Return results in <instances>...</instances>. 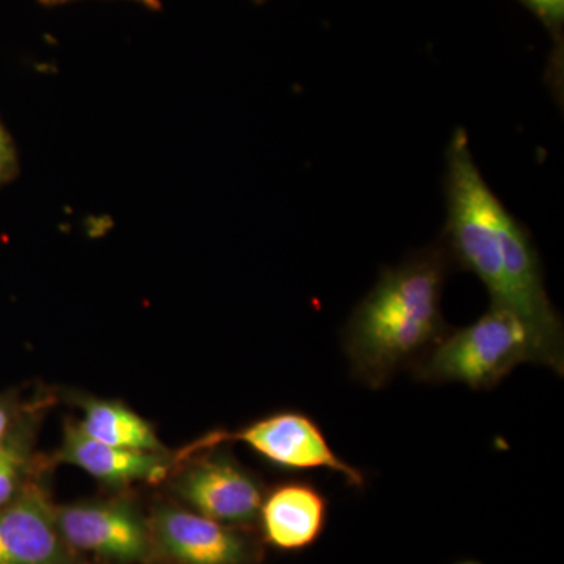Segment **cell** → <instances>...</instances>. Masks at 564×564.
I'll use <instances>...</instances> for the list:
<instances>
[{
	"label": "cell",
	"instance_id": "1",
	"mask_svg": "<svg viewBox=\"0 0 564 564\" xmlns=\"http://www.w3.org/2000/svg\"><path fill=\"white\" fill-rule=\"evenodd\" d=\"M455 267L441 239L381 270L343 329L352 380L373 391L383 389L451 332L443 295Z\"/></svg>",
	"mask_w": 564,
	"mask_h": 564
},
{
	"label": "cell",
	"instance_id": "2",
	"mask_svg": "<svg viewBox=\"0 0 564 564\" xmlns=\"http://www.w3.org/2000/svg\"><path fill=\"white\" fill-rule=\"evenodd\" d=\"M527 362L547 367L536 337L518 315L489 304L470 325L451 328L410 372L421 383H459L473 391H491Z\"/></svg>",
	"mask_w": 564,
	"mask_h": 564
},
{
	"label": "cell",
	"instance_id": "3",
	"mask_svg": "<svg viewBox=\"0 0 564 564\" xmlns=\"http://www.w3.org/2000/svg\"><path fill=\"white\" fill-rule=\"evenodd\" d=\"M152 554L169 564H261V541L250 529L221 524L195 511L159 507L150 519Z\"/></svg>",
	"mask_w": 564,
	"mask_h": 564
},
{
	"label": "cell",
	"instance_id": "4",
	"mask_svg": "<svg viewBox=\"0 0 564 564\" xmlns=\"http://www.w3.org/2000/svg\"><path fill=\"white\" fill-rule=\"evenodd\" d=\"M55 522L73 552L113 564L144 563L152 555L150 522L129 500H91L55 508Z\"/></svg>",
	"mask_w": 564,
	"mask_h": 564
},
{
	"label": "cell",
	"instance_id": "5",
	"mask_svg": "<svg viewBox=\"0 0 564 564\" xmlns=\"http://www.w3.org/2000/svg\"><path fill=\"white\" fill-rule=\"evenodd\" d=\"M252 452L280 469L339 474L348 486L361 489L366 475L336 454L322 426L302 411H280L250 423L234 434Z\"/></svg>",
	"mask_w": 564,
	"mask_h": 564
},
{
	"label": "cell",
	"instance_id": "6",
	"mask_svg": "<svg viewBox=\"0 0 564 564\" xmlns=\"http://www.w3.org/2000/svg\"><path fill=\"white\" fill-rule=\"evenodd\" d=\"M174 491L195 513L214 521L250 529L263 502L261 480L231 455L199 459L174 481Z\"/></svg>",
	"mask_w": 564,
	"mask_h": 564
},
{
	"label": "cell",
	"instance_id": "7",
	"mask_svg": "<svg viewBox=\"0 0 564 564\" xmlns=\"http://www.w3.org/2000/svg\"><path fill=\"white\" fill-rule=\"evenodd\" d=\"M0 564H76L55 522V508L29 481L0 507Z\"/></svg>",
	"mask_w": 564,
	"mask_h": 564
},
{
	"label": "cell",
	"instance_id": "8",
	"mask_svg": "<svg viewBox=\"0 0 564 564\" xmlns=\"http://www.w3.org/2000/svg\"><path fill=\"white\" fill-rule=\"evenodd\" d=\"M328 497L311 481L292 480L274 486L263 497L259 524L263 540L281 552H303L325 533Z\"/></svg>",
	"mask_w": 564,
	"mask_h": 564
},
{
	"label": "cell",
	"instance_id": "9",
	"mask_svg": "<svg viewBox=\"0 0 564 564\" xmlns=\"http://www.w3.org/2000/svg\"><path fill=\"white\" fill-rule=\"evenodd\" d=\"M61 458L109 485L158 484L170 469L169 456L162 452L133 451L99 443L82 432L79 425L70 423L65 429Z\"/></svg>",
	"mask_w": 564,
	"mask_h": 564
},
{
	"label": "cell",
	"instance_id": "10",
	"mask_svg": "<svg viewBox=\"0 0 564 564\" xmlns=\"http://www.w3.org/2000/svg\"><path fill=\"white\" fill-rule=\"evenodd\" d=\"M82 432L99 443L133 451L163 452L151 425L124 404L88 400L84 406Z\"/></svg>",
	"mask_w": 564,
	"mask_h": 564
},
{
	"label": "cell",
	"instance_id": "11",
	"mask_svg": "<svg viewBox=\"0 0 564 564\" xmlns=\"http://www.w3.org/2000/svg\"><path fill=\"white\" fill-rule=\"evenodd\" d=\"M31 466L29 425L18 421L9 440L0 447V507L10 502L29 484Z\"/></svg>",
	"mask_w": 564,
	"mask_h": 564
},
{
	"label": "cell",
	"instance_id": "12",
	"mask_svg": "<svg viewBox=\"0 0 564 564\" xmlns=\"http://www.w3.org/2000/svg\"><path fill=\"white\" fill-rule=\"evenodd\" d=\"M20 173L17 147L6 126L0 122V187L10 184Z\"/></svg>",
	"mask_w": 564,
	"mask_h": 564
},
{
	"label": "cell",
	"instance_id": "13",
	"mask_svg": "<svg viewBox=\"0 0 564 564\" xmlns=\"http://www.w3.org/2000/svg\"><path fill=\"white\" fill-rule=\"evenodd\" d=\"M552 31H558L564 21V0H521Z\"/></svg>",
	"mask_w": 564,
	"mask_h": 564
},
{
	"label": "cell",
	"instance_id": "14",
	"mask_svg": "<svg viewBox=\"0 0 564 564\" xmlns=\"http://www.w3.org/2000/svg\"><path fill=\"white\" fill-rule=\"evenodd\" d=\"M17 422V402L10 397H0V447L9 440Z\"/></svg>",
	"mask_w": 564,
	"mask_h": 564
},
{
	"label": "cell",
	"instance_id": "15",
	"mask_svg": "<svg viewBox=\"0 0 564 564\" xmlns=\"http://www.w3.org/2000/svg\"><path fill=\"white\" fill-rule=\"evenodd\" d=\"M40 2L44 6H61V3L70 2V0H40ZM133 2H139L150 10H161L162 7L159 0H133Z\"/></svg>",
	"mask_w": 564,
	"mask_h": 564
},
{
	"label": "cell",
	"instance_id": "16",
	"mask_svg": "<svg viewBox=\"0 0 564 564\" xmlns=\"http://www.w3.org/2000/svg\"><path fill=\"white\" fill-rule=\"evenodd\" d=\"M454 564H484V563L475 562V560H462V562H456Z\"/></svg>",
	"mask_w": 564,
	"mask_h": 564
},
{
	"label": "cell",
	"instance_id": "17",
	"mask_svg": "<svg viewBox=\"0 0 564 564\" xmlns=\"http://www.w3.org/2000/svg\"><path fill=\"white\" fill-rule=\"evenodd\" d=\"M256 2H262V0H256Z\"/></svg>",
	"mask_w": 564,
	"mask_h": 564
}]
</instances>
